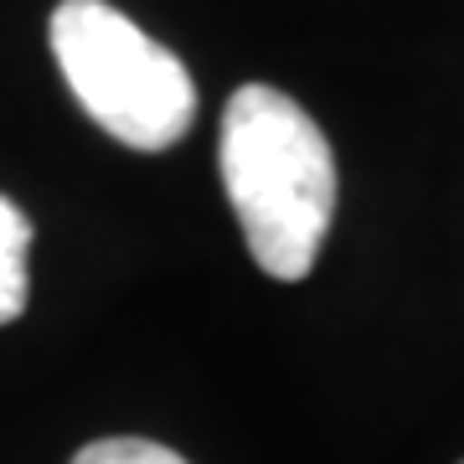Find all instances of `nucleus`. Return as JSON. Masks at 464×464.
Instances as JSON below:
<instances>
[{
	"label": "nucleus",
	"mask_w": 464,
	"mask_h": 464,
	"mask_svg": "<svg viewBox=\"0 0 464 464\" xmlns=\"http://www.w3.org/2000/svg\"><path fill=\"white\" fill-rule=\"evenodd\" d=\"M217 166L253 264L295 284L320 258L335 217V155L289 93L243 83L222 109Z\"/></svg>",
	"instance_id": "obj_1"
},
{
	"label": "nucleus",
	"mask_w": 464,
	"mask_h": 464,
	"mask_svg": "<svg viewBox=\"0 0 464 464\" xmlns=\"http://www.w3.org/2000/svg\"><path fill=\"white\" fill-rule=\"evenodd\" d=\"M52 57L72 99L119 145L160 155L197 119V83L176 52L145 36L109 0H63L52 11Z\"/></svg>",
	"instance_id": "obj_2"
},
{
	"label": "nucleus",
	"mask_w": 464,
	"mask_h": 464,
	"mask_svg": "<svg viewBox=\"0 0 464 464\" xmlns=\"http://www.w3.org/2000/svg\"><path fill=\"white\" fill-rule=\"evenodd\" d=\"M32 217L21 212L11 197H0V325L26 315V299H32Z\"/></svg>",
	"instance_id": "obj_3"
},
{
	"label": "nucleus",
	"mask_w": 464,
	"mask_h": 464,
	"mask_svg": "<svg viewBox=\"0 0 464 464\" xmlns=\"http://www.w3.org/2000/svg\"><path fill=\"white\" fill-rule=\"evenodd\" d=\"M72 464H191L186 454L155 444V439H93L72 454Z\"/></svg>",
	"instance_id": "obj_4"
}]
</instances>
